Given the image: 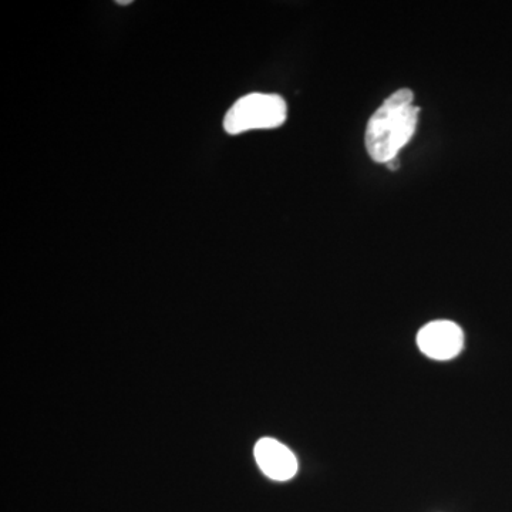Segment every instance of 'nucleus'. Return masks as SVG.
I'll list each match as a JSON object with an SVG mask.
<instances>
[{
	"instance_id": "39448f33",
	"label": "nucleus",
	"mask_w": 512,
	"mask_h": 512,
	"mask_svg": "<svg viewBox=\"0 0 512 512\" xmlns=\"http://www.w3.org/2000/svg\"><path fill=\"white\" fill-rule=\"evenodd\" d=\"M387 167H389L390 170H397V168H399V158H394V160L389 161Z\"/></svg>"
},
{
	"instance_id": "423d86ee",
	"label": "nucleus",
	"mask_w": 512,
	"mask_h": 512,
	"mask_svg": "<svg viewBox=\"0 0 512 512\" xmlns=\"http://www.w3.org/2000/svg\"><path fill=\"white\" fill-rule=\"evenodd\" d=\"M119 3V5H130V3H133L131 2V0H126V2H117Z\"/></svg>"
},
{
	"instance_id": "f03ea898",
	"label": "nucleus",
	"mask_w": 512,
	"mask_h": 512,
	"mask_svg": "<svg viewBox=\"0 0 512 512\" xmlns=\"http://www.w3.org/2000/svg\"><path fill=\"white\" fill-rule=\"evenodd\" d=\"M285 100L276 94L252 93L239 99L225 116L228 134L282 126L286 120Z\"/></svg>"
},
{
	"instance_id": "20e7f679",
	"label": "nucleus",
	"mask_w": 512,
	"mask_h": 512,
	"mask_svg": "<svg viewBox=\"0 0 512 512\" xmlns=\"http://www.w3.org/2000/svg\"><path fill=\"white\" fill-rule=\"evenodd\" d=\"M255 460L266 477L275 481H288L298 471V460L285 444L278 440L261 439L255 446Z\"/></svg>"
},
{
	"instance_id": "7ed1b4c3",
	"label": "nucleus",
	"mask_w": 512,
	"mask_h": 512,
	"mask_svg": "<svg viewBox=\"0 0 512 512\" xmlns=\"http://www.w3.org/2000/svg\"><path fill=\"white\" fill-rule=\"evenodd\" d=\"M417 346L434 360H451L464 348V332L451 320H434L417 333Z\"/></svg>"
},
{
	"instance_id": "f257e3e1",
	"label": "nucleus",
	"mask_w": 512,
	"mask_h": 512,
	"mask_svg": "<svg viewBox=\"0 0 512 512\" xmlns=\"http://www.w3.org/2000/svg\"><path fill=\"white\" fill-rule=\"evenodd\" d=\"M413 100L412 90H399L370 117L366 128V148L376 163L387 164L394 160L412 140L420 113Z\"/></svg>"
}]
</instances>
